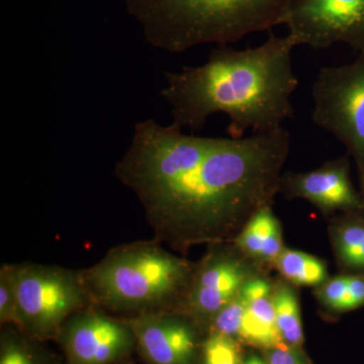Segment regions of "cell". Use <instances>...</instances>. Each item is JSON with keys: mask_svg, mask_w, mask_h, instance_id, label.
Returning a JSON list of instances; mask_svg holds the SVG:
<instances>
[{"mask_svg": "<svg viewBox=\"0 0 364 364\" xmlns=\"http://www.w3.org/2000/svg\"><path fill=\"white\" fill-rule=\"evenodd\" d=\"M279 191L287 198H305L325 213L363 212V196L350 179L348 155L325 163L313 171L284 174L280 179Z\"/></svg>", "mask_w": 364, "mask_h": 364, "instance_id": "obj_12", "label": "cell"}, {"mask_svg": "<svg viewBox=\"0 0 364 364\" xmlns=\"http://www.w3.org/2000/svg\"><path fill=\"white\" fill-rule=\"evenodd\" d=\"M56 339L67 364H117L136 347L127 321L95 305L72 315Z\"/></svg>", "mask_w": 364, "mask_h": 364, "instance_id": "obj_8", "label": "cell"}, {"mask_svg": "<svg viewBox=\"0 0 364 364\" xmlns=\"http://www.w3.org/2000/svg\"><path fill=\"white\" fill-rule=\"evenodd\" d=\"M210 327L212 332L260 348L272 350L287 345L277 327L272 287L262 279L247 280Z\"/></svg>", "mask_w": 364, "mask_h": 364, "instance_id": "obj_10", "label": "cell"}, {"mask_svg": "<svg viewBox=\"0 0 364 364\" xmlns=\"http://www.w3.org/2000/svg\"><path fill=\"white\" fill-rule=\"evenodd\" d=\"M274 263L282 277L296 286H322L327 280L325 263L310 254L284 249Z\"/></svg>", "mask_w": 364, "mask_h": 364, "instance_id": "obj_15", "label": "cell"}, {"mask_svg": "<svg viewBox=\"0 0 364 364\" xmlns=\"http://www.w3.org/2000/svg\"><path fill=\"white\" fill-rule=\"evenodd\" d=\"M244 364H267L257 355L250 356L248 359L244 361Z\"/></svg>", "mask_w": 364, "mask_h": 364, "instance_id": "obj_22", "label": "cell"}, {"mask_svg": "<svg viewBox=\"0 0 364 364\" xmlns=\"http://www.w3.org/2000/svg\"><path fill=\"white\" fill-rule=\"evenodd\" d=\"M13 265L21 331L32 338H57L72 315L92 306L81 269L30 262Z\"/></svg>", "mask_w": 364, "mask_h": 364, "instance_id": "obj_5", "label": "cell"}, {"mask_svg": "<svg viewBox=\"0 0 364 364\" xmlns=\"http://www.w3.org/2000/svg\"><path fill=\"white\" fill-rule=\"evenodd\" d=\"M289 147L282 128L247 138H205L148 119L136 124L114 173L140 200L155 240L182 252L235 240L272 205Z\"/></svg>", "mask_w": 364, "mask_h": 364, "instance_id": "obj_1", "label": "cell"}, {"mask_svg": "<svg viewBox=\"0 0 364 364\" xmlns=\"http://www.w3.org/2000/svg\"><path fill=\"white\" fill-rule=\"evenodd\" d=\"M219 244L195 267L188 289L176 312L183 314L196 324L210 326L218 315L239 294L247 280V264Z\"/></svg>", "mask_w": 364, "mask_h": 364, "instance_id": "obj_9", "label": "cell"}, {"mask_svg": "<svg viewBox=\"0 0 364 364\" xmlns=\"http://www.w3.org/2000/svg\"><path fill=\"white\" fill-rule=\"evenodd\" d=\"M296 47L289 35L270 33L256 48L218 46L202 66L165 73L161 97L170 107L174 128L203 130L208 117L226 114L233 139L282 128L294 117L291 95L299 85L291 65Z\"/></svg>", "mask_w": 364, "mask_h": 364, "instance_id": "obj_2", "label": "cell"}, {"mask_svg": "<svg viewBox=\"0 0 364 364\" xmlns=\"http://www.w3.org/2000/svg\"><path fill=\"white\" fill-rule=\"evenodd\" d=\"M293 0H124L146 41L178 54L196 46L228 45L282 25Z\"/></svg>", "mask_w": 364, "mask_h": 364, "instance_id": "obj_3", "label": "cell"}, {"mask_svg": "<svg viewBox=\"0 0 364 364\" xmlns=\"http://www.w3.org/2000/svg\"><path fill=\"white\" fill-rule=\"evenodd\" d=\"M316 126L343 144L364 183V55L347 65L325 67L312 87Z\"/></svg>", "mask_w": 364, "mask_h": 364, "instance_id": "obj_6", "label": "cell"}, {"mask_svg": "<svg viewBox=\"0 0 364 364\" xmlns=\"http://www.w3.org/2000/svg\"><path fill=\"white\" fill-rule=\"evenodd\" d=\"M33 340L13 326H4L0 336V364H47Z\"/></svg>", "mask_w": 364, "mask_h": 364, "instance_id": "obj_18", "label": "cell"}, {"mask_svg": "<svg viewBox=\"0 0 364 364\" xmlns=\"http://www.w3.org/2000/svg\"><path fill=\"white\" fill-rule=\"evenodd\" d=\"M0 324L21 330L14 265L9 263L0 267Z\"/></svg>", "mask_w": 364, "mask_h": 364, "instance_id": "obj_19", "label": "cell"}, {"mask_svg": "<svg viewBox=\"0 0 364 364\" xmlns=\"http://www.w3.org/2000/svg\"><path fill=\"white\" fill-rule=\"evenodd\" d=\"M282 25L296 46L344 43L364 55V0H293Z\"/></svg>", "mask_w": 364, "mask_h": 364, "instance_id": "obj_7", "label": "cell"}, {"mask_svg": "<svg viewBox=\"0 0 364 364\" xmlns=\"http://www.w3.org/2000/svg\"><path fill=\"white\" fill-rule=\"evenodd\" d=\"M275 318L282 339L287 346L299 348L304 342L299 299L291 287L279 284L272 291Z\"/></svg>", "mask_w": 364, "mask_h": 364, "instance_id": "obj_17", "label": "cell"}, {"mask_svg": "<svg viewBox=\"0 0 364 364\" xmlns=\"http://www.w3.org/2000/svg\"><path fill=\"white\" fill-rule=\"evenodd\" d=\"M234 241L239 250L250 257L277 259L284 247L279 222L270 205L258 210Z\"/></svg>", "mask_w": 364, "mask_h": 364, "instance_id": "obj_13", "label": "cell"}, {"mask_svg": "<svg viewBox=\"0 0 364 364\" xmlns=\"http://www.w3.org/2000/svg\"><path fill=\"white\" fill-rule=\"evenodd\" d=\"M136 347L149 364H193L198 351L196 323L176 311L127 316Z\"/></svg>", "mask_w": 364, "mask_h": 364, "instance_id": "obj_11", "label": "cell"}, {"mask_svg": "<svg viewBox=\"0 0 364 364\" xmlns=\"http://www.w3.org/2000/svg\"><path fill=\"white\" fill-rule=\"evenodd\" d=\"M332 241L340 265L364 275V213H347L333 224Z\"/></svg>", "mask_w": 364, "mask_h": 364, "instance_id": "obj_14", "label": "cell"}, {"mask_svg": "<svg viewBox=\"0 0 364 364\" xmlns=\"http://www.w3.org/2000/svg\"><path fill=\"white\" fill-rule=\"evenodd\" d=\"M195 267L154 239L117 246L81 273L92 305L127 317L176 311Z\"/></svg>", "mask_w": 364, "mask_h": 364, "instance_id": "obj_4", "label": "cell"}, {"mask_svg": "<svg viewBox=\"0 0 364 364\" xmlns=\"http://www.w3.org/2000/svg\"><path fill=\"white\" fill-rule=\"evenodd\" d=\"M361 196H363V213H364V183L361 184Z\"/></svg>", "mask_w": 364, "mask_h": 364, "instance_id": "obj_23", "label": "cell"}, {"mask_svg": "<svg viewBox=\"0 0 364 364\" xmlns=\"http://www.w3.org/2000/svg\"><path fill=\"white\" fill-rule=\"evenodd\" d=\"M267 364H305L296 349L282 346L270 350L268 354Z\"/></svg>", "mask_w": 364, "mask_h": 364, "instance_id": "obj_21", "label": "cell"}, {"mask_svg": "<svg viewBox=\"0 0 364 364\" xmlns=\"http://www.w3.org/2000/svg\"><path fill=\"white\" fill-rule=\"evenodd\" d=\"M203 364H244L236 340L213 332L202 346Z\"/></svg>", "mask_w": 364, "mask_h": 364, "instance_id": "obj_20", "label": "cell"}, {"mask_svg": "<svg viewBox=\"0 0 364 364\" xmlns=\"http://www.w3.org/2000/svg\"><path fill=\"white\" fill-rule=\"evenodd\" d=\"M318 299L335 312H349L364 306V275H339L328 280L318 291Z\"/></svg>", "mask_w": 364, "mask_h": 364, "instance_id": "obj_16", "label": "cell"}]
</instances>
